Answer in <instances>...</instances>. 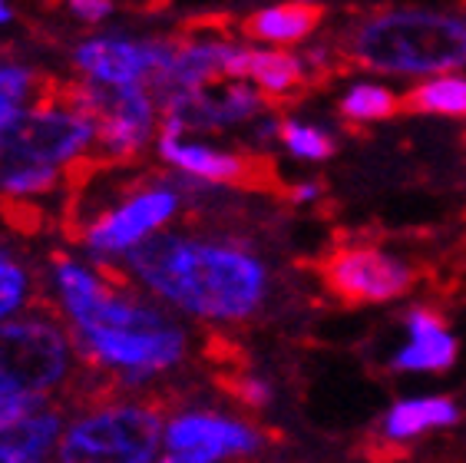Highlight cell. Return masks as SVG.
Masks as SVG:
<instances>
[{
	"label": "cell",
	"mask_w": 466,
	"mask_h": 463,
	"mask_svg": "<svg viewBox=\"0 0 466 463\" xmlns=\"http://www.w3.org/2000/svg\"><path fill=\"white\" fill-rule=\"evenodd\" d=\"M54 278L60 302L70 314L73 347L96 367H119L129 377H146L179 365L186 334L176 321L139 304L126 292L103 282L99 272L54 255Z\"/></svg>",
	"instance_id": "6da1fadb"
},
{
	"label": "cell",
	"mask_w": 466,
	"mask_h": 463,
	"mask_svg": "<svg viewBox=\"0 0 466 463\" xmlns=\"http://www.w3.org/2000/svg\"><path fill=\"white\" fill-rule=\"evenodd\" d=\"M129 268L172 304L216 321L248 318L268 288V275L255 255L172 232H156L153 239L136 245Z\"/></svg>",
	"instance_id": "7a4b0ae2"
},
{
	"label": "cell",
	"mask_w": 466,
	"mask_h": 463,
	"mask_svg": "<svg viewBox=\"0 0 466 463\" xmlns=\"http://www.w3.org/2000/svg\"><path fill=\"white\" fill-rule=\"evenodd\" d=\"M93 136L83 83L40 77L30 109L0 129V199L36 202L56 192L93 149Z\"/></svg>",
	"instance_id": "3957f363"
},
{
	"label": "cell",
	"mask_w": 466,
	"mask_h": 463,
	"mask_svg": "<svg viewBox=\"0 0 466 463\" xmlns=\"http://www.w3.org/2000/svg\"><path fill=\"white\" fill-rule=\"evenodd\" d=\"M344 57L377 73H450L466 63V20L437 10H380L344 36Z\"/></svg>",
	"instance_id": "277c9868"
},
{
	"label": "cell",
	"mask_w": 466,
	"mask_h": 463,
	"mask_svg": "<svg viewBox=\"0 0 466 463\" xmlns=\"http://www.w3.org/2000/svg\"><path fill=\"white\" fill-rule=\"evenodd\" d=\"M166 440L156 401L103 404L73 420L60 437V463H153Z\"/></svg>",
	"instance_id": "5b68a950"
},
{
	"label": "cell",
	"mask_w": 466,
	"mask_h": 463,
	"mask_svg": "<svg viewBox=\"0 0 466 463\" xmlns=\"http://www.w3.org/2000/svg\"><path fill=\"white\" fill-rule=\"evenodd\" d=\"M66 367L70 341L50 314L0 324V397H46Z\"/></svg>",
	"instance_id": "8992f818"
},
{
	"label": "cell",
	"mask_w": 466,
	"mask_h": 463,
	"mask_svg": "<svg viewBox=\"0 0 466 463\" xmlns=\"http://www.w3.org/2000/svg\"><path fill=\"white\" fill-rule=\"evenodd\" d=\"M83 99L93 119L90 156L103 166H123L143 149L156 123V107L149 89L143 87H103L83 83Z\"/></svg>",
	"instance_id": "52a82bcc"
},
{
	"label": "cell",
	"mask_w": 466,
	"mask_h": 463,
	"mask_svg": "<svg viewBox=\"0 0 466 463\" xmlns=\"http://www.w3.org/2000/svg\"><path fill=\"white\" fill-rule=\"evenodd\" d=\"M328 294L344 304H377L400 298L417 275L407 262L380 249H331L318 265Z\"/></svg>",
	"instance_id": "ba28073f"
},
{
	"label": "cell",
	"mask_w": 466,
	"mask_h": 463,
	"mask_svg": "<svg viewBox=\"0 0 466 463\" xmlns=\"http://www.w3.org/2000/svg\"><path fill=\"white\" fill-rule=\"evenodd\" d=\"M159 152L176 170L206 179V182L251 189V192H275V196L288 192L275 172V159L265 152H222L202 143H186L182 136L172 133H159Z\"/></svg>",
	"instance_id": "9c48e42d"
},
{
	"label": "cell",
	"mask_w": 466,
	"mask_h": 463,
	"mask_svg": "<svg viewBox=\"0 0 466 463\" xmlns=\"http://www.w3.org/2000/svg\"><path fill=\"white\" fill-rule=\"evenodd\" d=\"M176 40H119V36H96L76 46V67L90 73L93 83L103 87H143L146 80L159 83L176 60Z\"/></svg>",
	"instance_id": "30bf717a"
},
{
	"label": "cell",
	"mask_w": 466,
	"mask_h": 463,
	"mask_svg": "<svg viewBox=\"0 0 466 463\" xmlns=\"http://www.w3.org/2000/svg\"><path fill=\"white\" fill-rule=\"evenodd\" d=\"M176 209H179V199L172 189H139L119 205L99 212L83 242L93 252H133L136 245L153 239L156 229L169 222Z\"/></svg>",
	"instance_id": "8fae6325"
},
{
	"label": "cell",
	"mask_w": 466,
	"mask_h": 463,
	"mask_svg": "<svg viewBox=\"0 0 466 463\" xmlns=\"http://www.w3.org/2000/svg\"><path fill=\"white\" fill-rule=\"evenodd\" d=\"M258 444V430L218 414H182L166 427L169 457L182 463H218L228 457L255 454Z\"/></svg>",
	"instance_id": "7c38bea8"
},
{
	"label": "cell",
	"mask_w": 466,
	"mask_h": 463,
	"mask_svg": "<svg viewBox=\"0 0 466 463\" xmlns=\"http://www.w3.org/2000/svg\"><path fill=\"white\" fill-rule=\"evenodd\" d=\"M60 434V410L40 404L24 417L0 424V463H44Z\"/></svg>",
	"instance_id": "4fadbf2b"
},
{
	"label": "cell",
	"mask_w": 466,
	"mask_h": 463,
	"mask_svg": "<svg viewBox=\"0 0 466 463\" xmlns=\"http://www.w3.org/2000/svg\"><path fill=\"white\" fill-rule=\"evenodd\" d=\"M324 4H275L242 20V34L261 44H298L318 30Z\"/></svg>",
	"instance_id": "5bb4252c"
},
{
	"label": "cell",
	"mask_w": 466,
	"mask_h": 463,
	"mask_svg": "<svg viewBox=\"0 0 466 463\" xmlns=\"http://www.w3.org/2000/svg\"><path fill=\"white\" fill-rule=\"evenodd\" d=\"M245 80H251L258 87V93L265 97V103H275L281 97H291L298 89H305V63L298 57L285 54V50H248V70Z\"/></svg>",
	"instance_id": "9a60e30c"
},
{
	"label": "cell",
	"mask_w": 466,
	"mask_h": 463,
	"mask_svg": "<svg viewBox=\"0 0 466 463\" xmlns=\"http://www.w3.org/2000/svg\"><path fill=\"white\" fill-rule=\"evenodd\" d=\"M460 410L447 397H420V401H400L387 410L384 417V437L404 444L427 427H450L457 424Z\"/></svg>",
	"instance_id": "2e32d148"
},
{
	"label": "cell",
	"mask_w": 466,
	"mask_h": 463,
	"mask_svg": "<svg viewBox=\"0 0 466 463\" xmlns=\"http://www.w3.org/2000/svg\"><path fill=\"white\" fill-rule=\"evenodd\" d=\"M400 113L466 116V80H460V77H437L431 83L407 89L404 97H400Z\"/></svg>",
	"instance_id": "e0dca14e"
},
{
	"label": "cell",
	"mask_w": 466,
	"mask_h": 463,
	"mask_svg": "<svg viewBox=\"0 0 466 463\" xmlns=\"http://www.w3.org/2000/svg\"><path fill=\"white\" fill-rule=\"evenodd\" d=\"M40 87V77L20 67V63L0 57V129L10 126L24 109H30Z\"/></svg>",
	"instance_id": "ac0fdd59"
},
{
	"label": "cell",
	"mask_w": 466,
	"mask_h": 463,
	"mask_svg": "<svg viewBox=\"0 0 466 463\" xmlns=\"http://www.w3.org/2000/svg\"><path fill=\"white\" fill-rule=\"evenodd\" d=\"M453 361H457V338L440 331L431 338H413L407 347H400L394 367L400 371H447Z\"/></svg>",
	"instance_id": "d6986e66"
},
{
	"label": "cell",
	"mask_w": 466,
	"mask_h": 463,
	"mask_svg": "<svg viewBox=\"0 0 466 463\" xmlns=\"http://www.w3.org/2000/svg\"><path fill=\"white\" fill-rule=\"evenodd\" d=\"M397 113H400V97L377 83H360L341 99L344 119H390Z\"/></svg>",
	"instance_id": "ffe728a7"
},
{
	"label": "cell",
	"mask_w": 466,
	"mask_h": 463,
	"mask_svg": "<svg viewBox=\"0 0 466 463\" xmlns=\"http://www.w3.org/2000/svg\"><path fill=\"white\" fill-rule=\"evenodd\" d=\"M279 133H281V143L295 152V156H301V159H328L338 149L331 136L308 123H298V119H281Z\"/></svg>",
	"instance_id": "44dd1931"
},
{
	"label": "cell",
	"mask_w": 466,
	"mask_h": 463,
	"mask_svg": "<svg viewBox=\"0 0 466 463\" xmlns=\"http://www.w3.org/2000/svg\"><path fill=\"white\" fill-rule=\"evenodd\" d=\"M27 288H30L27 272L20 265H14L10 259H0V321L27 304Z\"/></svg>",
	"instance_id": "7402d4cb"
},
{
	"label": "cell",
	"mask_w": 466,
	"mask_h": 463,
	"mask_svg": "<svg viewBox=\"0 0 466 463\" xmlns=\"http://www.w3.org/2000/svg\"><path fill=\"white\" fill-rule=\"evenodd\" d=\"M218 387H222L228 397H235V401L242 404V407H265V404L271 401V391L265 387L261 381H255V377L242 375V371H235V375H216Z\"/></svg>",
	"instance_id": "603a6c76"
},
{
	"label": "cell",
	"mask_w": 466,
	"mask_h": 463,
	"mask_svg": "<svg viewBox=\"0 0 466 463\" xmlns=\"http://www.w3.org/2000/svg\"><path fill=\"white\" fill-rule=\"evenodd\" d=\"M407 328H410L413 338H431V334H440L447 324H443V318L433 308H413L407 314Z\"/></svg>",
	"instance_id": "cb8c5ba5"
},
{
	"label": "cell",
	"mask_w": 466,
	"mask_h": 463,
	"mask_svg": "<svg viewBox=\"0 0 466 463\" xmlns=\"http://www.w3.org/2000/svg\"><path fill=\"white\" fill-rule=\"evenodd\" d=\"M70 10L76 14V17L83 20H103L113 10V4H96V0H76V4H70Z\"/></svg>",
	"instance_id": "d4e9b609"
},
{
	"label": "cell",
	"mask_w": 466,
	"mask_h": 463,
	"mask_svg": "<svg viewBox=\"0 0 466 463\" xmlns=\"http://www.w3.org/2000/svg\"><path fill=\"white\" fill-rule=\"evenodd\" d=\"M291 196H295L298 202H305V199H314V196H318V186H298L295 192H291Z\"/></svg>",
	"instance_id": "484cf974"
},
{
	"label": "cell",
	"mask_w": 466,
	"mask_h": 463,
	"mask_svg": "<svg viewBox=\"0 0 466 463\" xmlns=\"http://www.w3.org/2000/svg\"><path fill=\"white\" fill-rule=\"evenodd\" d=\"M10 17H14V14H10V7H7V4H0V24H7Z\"/></svg>",
	"instance_id": "4316f807"
},
{
	"label": "cell",
	"mask_w": 466,
	"mask_h": 463,
	"mask_svg": "<svg viewBox=\"0 0 466 463\" xmlns=\"http://www.w3.org/2000/svg\"><path fill=\"white\" fill-rule=\"evenodd\" d=\"M159 463H182V460H176V457H169V454H166V457H162Z\"/></svg>",
	"instance_id": "83f0119b"
},
{
	"label": "cell",
	"mask_w": 466,
	"mask_h": 463,
	"mask_svg": "<svg viewBox=\"0 0 466 463\" xmlns=\"http://www.w3.org/2000/svg\"><path fill=\"white\" fill-rule=\"evenodd\" d=\"M0 259H4V252H0Z\"/></svg>",
	"instance_id": "f1b7e54d"
}]
</instances>
